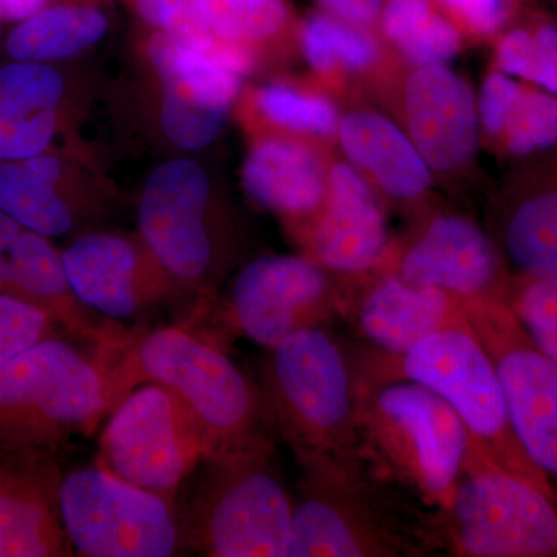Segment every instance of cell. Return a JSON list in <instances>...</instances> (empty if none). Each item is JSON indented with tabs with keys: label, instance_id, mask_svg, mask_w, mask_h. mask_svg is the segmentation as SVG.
<instances>
[{
	"label": "cell",
	"instance_id": "1",
	"mask_svg": "<svg viewBox=\"0 0 557 557\" xmlns=\"http://www.w3.org/2000/svg\"><path fill=\"white\" fill-rule=\"evenodd\" d=\"M102 361L110 410L141 384L172 388L203 429L205 458L273 440L259 387L219 344L201 338L186 325L126 335Z\"/></svg>",
	"mask_w": 557,
	"mask_h": 557
},
{
	"label": "cell",
	"instance_id": "2",
	"mask_svg": "<svg viewBox=\"0 0 557 557\" xmlns=\"http://www.w3.org/2000/svg\"><path fill=\"white\" fill-rule=\"evenodd\" d=\"M351 369L362 383L412 381L431 388L456 410L480 456L557 500L547 478L520 446L496 369L469 325L442 330L403 354L379 348L359 354Z\"/></svg>",
	"mask_w": 557,
	"mask_h": 557
},
{
	"label": "cell",
	"instance_id": "3",
	"mask_svg": "<svg viewBox=\"0 0 557 557\" xmlns=\"http://www.w3.org/2000/svg\"><path fill=\"white\" fill-rule=\"evenodd\" d=\"M355 383L361 456L383 478L434 508L446 507L469 456L478 453L456 410L412 381Z\"/></svg>",
	"mask_w": 557,
	"mask_h": 557
},
{
	"label": "cell",
	"instance_id": "4",
	"mask_svg": "<svg viewBox=\"0 0 557 557\" xmlns=\"http://www.w3.org/2000/svg\"><path fill=\"white\" fill-rule=\"evenodd\" d=\"M259 392L271 432L298 463L359 453L354 369L324 325L299 330L269 348Z\"/></svg>",
	"mask_w": 557,
	"mask_h": 557
},
{
	"label": "cell",
	"instance_id": "5",
	"mask_svg": "<svg viewBox=\"0 0 557 557\" xmlns=\"http://www.w3.org/2000/svg\"><path fill=\"white\" fill-rule=\"evenodd\" d=\"M178 509L186 552L207 557H288L295 500L274 463L273 440L203 458Z\"/></svg>",
	"mask_w": 557,
	"mask_h": 557
},
{
	"label": "cell",
	"instance_id": "6",
	"mask_svg": "<svg viewBox=\"0 0 557 557\" xmlns=\"http://www.w3.org/2000/svg\"><path fill=\"white\" fill-rule=\"evenodd\" d=\"M288 557L421 556L423 528L406 527L384 504L358 454L299 461Z\"/></svg>",
	"mask_w": 557,
	"mask_h": 557
},
{
	"label": "cell",
	"instance_id": "7",
	"mask_svg": "<svg viewBox=\"0 0 557 557\" xmlns=\"http://www.w3.org/2000/svg\"><path fill=\"white\" fill-rule=\"evenodd\" d=\"M109 412L104 361L61 336L0 362V450H58Z\"/></svg>",
	"mask_w": 557,
	"mask_h": 557
},
{
	"label": "cell",
	"instance_id": "8",
	"mask_svg": "<svg viewBox=\"0 0 557 557\" xmlns=\"http://www.w3.org/2000/svg\"><path fill=\"white\" fill-rule=\"evenodd\" d=\"M428 548L463 557H556L557 500L472 453L448 505L423 525Z\"/></svg>",
	"mask_w": 557,
	"mask_h": 557
},
{
	"label": "cell",
	"instance_id": "9",
	"mask_svg": "<svg viewBox=\"0 0 557 557\" xmlns=\"http://www.w3.org/2000/svg\"><path fill=\"white\" fill-rule=\"evenodd\" d=\"M109 416L98 467L177 505L183 483L207 454L203 429L189 406L172 388L146 383Z\"/></svg>",
	"mask_w": 557,
	"mask_h": 557
},
{
	"label": "cell",
	"instance_id": "10",
	"mask_svg": "<svg viewBox=\"0 0 557 557\" xmlns=\"http://www.w3.org/2000/svg\"><path fill=\"white\" fill-rule=\"evenodd\" d=\"M61 511L78 556L170 557L186 552L177 505L98 465L64 474Z\"/></svg>",
	"mask_w": 557,
	"mask_h": 557
},
{
	"label": "cell",
	"instance_id": "11",
	"mask_svg": "<svg viewBox=\"0 0 557 557\" xmlns=\"http://www.w3.org/2000/svg\"><path fill=\"white\" fill-rule=\"evenodd\" d=\"M465 313L496 369L520 446L557 497V362L533 343L504 299H467Z\"/></svg>",
	"mask_w": 557,
	"mask_h": 557
},
{
	"label": "cell",
	"instance_id": "12",
	"mask_svg": "<svg viewBox=\"0 0 557 557\" xmlns=\"http://www.w3.org/2000/svg\"><path fill=\"white\" fill-rule=\"evenodd\" d=\"M343 304L318 262L265 256L240 271L219 318L230 335L271 348L299 330L324 325Z\"/></svg>",
	"mask_w": 557,
	"mask_h": 557
},
{
	"label": "cell",
	"instance_id": "13",
	"mask_svg": "<svg viewBox=\"0 0 557 557\" xmlns=\"http://www.w3.org/2000/svg\"><path fill=\"white\" fill-rule=\"evenodd\" d=\"M211 185L190 160H172L150 174L139 201L146 247L172 282L199 287L211 276L218 239L209 218Z\"/></svg>",
	"mask_w": 557,
	"mask_h": 557
},
{
	"label": "cell",
	"instance_id": "14",
	"mask_svg": "<svg viewBox=\"0 0 557 557\" xmlns=\"http://www.w3.org/2000/svg\"><path fill=\"white\" fill-rule=\"evenodd\" d=\"M149 58L163 89L161 126L168 138L180 149H203L225 127L240 75L164 33L150 39Z\"/></svg>",
	"mask_w": 557,
	"mask_h": 557
},
{
	"label": "cell",
	"instance_id": "15",
	"mask_svg": "<svg viewBox=\"0 0 557 557\" xmlns=\"http://www.w3.org/2000/svg\"><path fill=\"white\" fill-rule=\"evenodd\" d=\"M58 450H0V557L73 556Z\"/></svg>",
	"mask_w": 557,
	"mask_h": 557
},
{
	"label": "cell",
	"instance_id": "16",
	"mask_svg": "<svg viewBox=\"0 0 557 557\" xmlns=\"http://www.w3.org/2000/svg\"><path fill=\"white\" fill-rule=\"evenodd\" d=\"M76 298L110 319H134L172 292V278L148 247L115 234H87L62 252Z\"/></svg>",
	"mask_w": 557,
	"mask_h": 557
},
{
	"label": "cell",
	"instance_id": "17",
	"mask_svg": "<svg viewBox=\"0 0 557 557\" xmlns=\"http://www.w3.org/2000/svg\"><path fill=\"white\" fill-rule=\"evenodd\" d=\"M395 274L417 287L445 289L465 299H502L507 289L485 233L454 215L435 219L403 256Z\"/></svg>",
	"mask_w": 557,
	"mask_h": 557
},
{
	"label": "cell",
	"instance_id": "18",
	"mask_svg": "<svg viewBox=\"0 0 557 557\" xmlns=\"http://www.w3.org/2000/svg\"><path fill=\"white\" fill-rule=\"evenodd\" d=\"M406 109L413 145L438 171L461 166L478 145V113L471 90L456 73L429 65L406 86Z\"/></svg>",
	"mask_w": 557,
	"mask_h": 557
},
{
	"label": "cell",
	"instance_id": "19",
	"mask_svg": "<svg viewBox=\"0 0 557 557\" xmlns=\"http://www.w3.org/2000/svg\"><path fill=\"white\" fill-rule=\"evenodd\" d=\"M465 302L445 289L417 287L391 273L370 285L348 317L379 350L403 354L442 330L468 325Z\"/></svg>",
	"mask_w": 557,
	"mask_h": 557
},
{
	"label": "cell",
	"instance_id": "20",
	"mask_svg": "<svg viewBox=\"0 0 557 557\" xmlns=\"http://www.w3.org/2000/svg\"><path fill=\"white\" fill-rule=\"evenodd\" d=\"M386 245V220L368 183L354 168L336 164L311 236L314 259L338 273H364L380 262Z\"/></svg>",
	"mask_w": 557,
	"mask_h": 557
},
{
	"label": "cell",
	"instance_id": "21",
	"mask_svg": "<svg viewBox=\"0 0 557 557\" xmlns=\"http://www.w3.org/2000/svg\"><path fill=\"white\" fill-rule=\"evenodd\" d=\"M64 79L46 62L0 67V161L46 153L57 134Z\"/></svg>",
	"mask_w": 557,
	"mask_h": 557
},
{
	"label": "cell",
	"instance_id": "22",
	"mask_svg": "<svg viewBox=\"0 0 557 557\" xmlns=\"http://www.w3.org/2000/svg\"><path fill=\"white\" fill-rule=\"evenodd\" d=\"M244 185L258 203L285 215L311 214L327 196L318 157L287 139H269L249 153Z\"/></svg>",
	"mask_w": 557,
	"mask_h": 557
},
{
	"label": "cell",
	"instance_id": "23",
	"mask_svg": "<svg viewBox=\"0 0 557 557\" xmlns=\"http://www.w3.org/2000/svg\"><path fill=\"white\" fill-rule=\"evenodd\" d=\"M339 134L350 160L373 172L391 196L412 199L428 188L426 161L391 121L376 113H350Z\"/></svg>",
	"mask_w": 557,
	"mask_h": 557
},
{
	"label": "cell",
	"instance_id": "24",
	"mask_svg": "<svg viewBox=\"0 0 557 557\" xmlns=\"http://www.w3.org/2000/svg\"><path fill=\"white\" fill-rule=\"evenodd\" d=\"M108 30L98 10L86 7H44L21 21L7 38V53L14 61L50 62L78 54L97 44Z\"/></svg>",
	"mask_w": 557,
	"mask_h": 557
},
{
	"label": "cell",
	"instance_id": "25",
	"mask_svg": "<svg viewBox=\"0 0 557 557\" xmlns=\"http://www.w3.org/2000/svg\"><path fill=\"white\" fill-rule=\"evenodd\" d=\"M502 245L519 277L557 281V188L523 197L509 209Z\"/></svg>",
	"mask_w": 557,
	"mask_h": 557
},
{
	"label": "cell",
	"instance_id": "26",
	"mask_svg": "<svg viewBox=\"0 0 557 557\" xmlns=\"http://www.w3.org/2000/svg\"><path fill=\"white\" fill-rule=\"evenodd\" d=\"M0 209L24 228L46 237L67 234L76 222L75 211L60 188L32 175L21 161L0 164Z\"/></svg>",
	"mask_w": 557,
	"mask_h": 557
},
{
	"label": "cell",
	"instance_id": "27",
	"mask_svg": "<svg viewBox=\"0 0 557 557\" xmlns=\"http://www.w3.org/2000/svg\"><path fill=\"white\" fill-rule=\"evenodd\" d=\"M302 49L311 67L325 73L343 67H369L376 57L373 39L358 28L329 16H313L304 25Z\"/></svg>",
	"mask_w": 557,
	"mask_h": 557
},
{
	"label": "cell",
	"instance_id": "28",
	"mask_svg": "<svg viewBox=\"0 0 557 557\" xmlns=\"http://www.w3.org/2000/svg\"><path fill=\"white\" fill-rule=\"evenodd\" d=\"M497 61L507 75L537 84L557 97V27L539 25L537 30H512L498 44Z\"/></svg>",
	"mask_w": 557,
	"mask_h": 557
},
{
	"label": "cell",
	"instance_id": "29",
	"mask_svg": "<svg viewBox=\"0 0 557 557\" xmlns=\"http://www.w3.org/2000/svg\"><path fill=\"white\" fill-rule=\"evenodd\" d=\"M502 299L533 343L557 362V281L519 277Z\"/></svg>",
	"mask_w": 557,
	"mask_h": 557
},
{
	"label": "cell",
	"instance_id": "30",
	"mask_svg": "<svg viewBox=\"0 0 557 557\" xmlns=\"http://www.w3.org/2000/svg\"><path fill=\"white\" fill-rule=\"evenodd\" d=\"M201 3L218 36L234 42L267 38L287 17L282 0H201Z\"/></svg>",
	"mask_w": 557,
	"mask_h": 557
},
{
	"label": "cell",
	"instance_id": "31",
	"mask_svg": "<svg viewBox=\"0 0 557 557\" xmlns=\"http://www.w3.org/2000/svg\"><path fill=\"white\" fill-rule=\"evenodd\" d=\"M504 134L507 137V148L515 156H528L556 146V95L523 89Z\"/></svg>",
	"mask_w": 557,
	"mask_h": 557
},
{
	"label": "cell",
	"instance_id": "32",
	"mask_svg": "<svg viewBox=\"0 0 557 557\" xmlns=\"http://www.w3.org/2000/svg\"><path fill=\"white\" fill-rule=\"evenodd\" d=\"M138 10L161 33L201 53L208 54L220 39L201 0H138Z\"/></svg>",
	"mask_w": 557,
	"mask_h": 557
},
{
	"label": "cell",
	"instance_id": "33",
	"mask_svg": "<svg viewBox=\"0 0 557 557\" xmlns=\"http://www.w3.org/2000/svg\"><path fill=\"white\" fill-rule=\"evenodd\" d=\"M259 108L281 126L313 134H330L338 121L332 102L285 86L262 89L259 94Z\"/></svg>",
	"mask_w": 557,
	"mask_h": 557
},
{
	"label": "cell",
	"instance_id": "34",
	"mask_svg": "<svg viewBox=\"0 0 557 557\" xmlns=\"http://www.w3.org/2000/svg\"><path fill=\"white\" fill-rule=\"evenodd\" d=\"M54 336H60V329L42 310L0 295V362Z\"/></svg>",
	"mask_w": 557,
	"mask_h": 557
},
{
	"label": "cell",
	"instance_id": "35",
	"mask_svg": "<svg viewBox=\"0 0 557 557\" xmlns=\"http://www.w3.org/2000/svg\"><path fill=\"white\" fill-rule=\"evenodd\" d=\"M403 54L417 65H442L456 57L460 38L450 22L429 14L412 32L398 42Z\"/></svg>",
	"mask_w": 557,
	"mask_h": 557
},
{
	"label": "cell",
	"instance_id": "36",
	"mask_svg": "<svg viewBox=\"0 0 557 557\" xmlns=\"http://www.w3.org/2000/svg\"><path fill=\"white\" fill-rule=\"evenodd\" d=\"M522 87L504 73H494L480 94V116L490 134H504L512 109L522 95Z\"/></svg>",
	"mask_w": 557,
	"mask_h": 557
},
{
	"label": "cell",
	"instance_id": "37",
	"mask_svg": "<svg viewBox=\"0 0 557 557\" xmlns=\"http://www.w3.org/2000/svg\"><path fill=\"white\" fill-rule=\"evenodd\" d=\"M469 27L482 33L496 32L507 20V0H442Z\"/></svg>",
	"mask_w": 557,
	"mask_h": 557
},
{
	"label": "cell",
	"instance_id": "38",
	"mask_svg": "<svg viewBox=\"0 0 557 557\" xmlns=\"http://www.w3.org/2000/svg\"><path fill=\"white\" fill-rule=\"evenodd\" d=\"M432 14L429 0H388L383 25L387 38L401 42L418 24Z\"/></svg>",
	"mask_w": 557,
	"mask_h": 557
},
{
	"label": "cell",
	"instance_id": "39",
	"mask_svg": "<svg viewBox=\"0 0 557 557\" xmlns=\"http://www.w3.org/2000/svg\"><path fill=\"white\" fill-rule=\"evenodd\" d=\"M321 3L341 20L354 25L372 24L381 9V0H321Z\"/></svg>",
	"mask_w": 557,
	"mask_h": 557
},
{
	"label": "cell",
	"instance_id": "40",
	"mask_svg": "<svg viewBox=\"0 0 557 557\" xmlns=\"http://www.w3.org/2000/svg\"><path fill=\"white\" fill-rule=\"evenodd\" d=\"M49 0H0V21L21 22L38 13Z\"/></svg>",
	"mask_w": 557,
	"mask_h": 557
}]
</instances>
